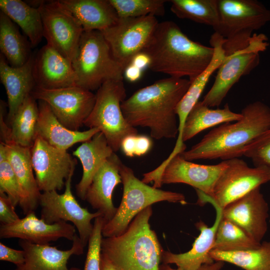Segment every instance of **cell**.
I'll return each instance as SVG.
<instances>
[{"instance_id": "23", "label": "cell", "mask_w": 270, "mask_h": 270, "mask_svg": "<svg viewBox=\"0 0 270 270\" xmlns=\"http://www.w3.org/2000/svg\"><path fill=\"white\" fill-rule=\"evenodd\" d=\"M34 60V56L32 55L25 64L14 67L8 62L2 54L0 55V78L8 96L9 122L36 86L33 74Z\"/></svg>"}, {"instance_id": "44", "label": "cell", "mask_w": 270, "mask_h": 270, "mask_svg": "<svg viewBox=\"0 0 270 270\" xmlns=\"http://www.w3.org/2000/svg\"><path fill=\"white\" fill-rule=\"evenodd\" d=\"M224 262L221 261L215 262L211 264L202 265L198 270H218L224 266ZM160 270H181L180 269L172 268L168 264H164L160 266Z\"/></svg>"}, {"instance_id": "37", "label": "cell", "mask_w": 270, "mask_h": 270, "mask_svg": "<svg viewBox=\"0 0 270 270\" xmlns=\"http://www.w3.org/2000/svg\"><path fill=\"white\" fill-rule=\"evenodd\" d=\"M242 156L250 158L254 166L270 167V129L242 149L236 158Z\"/></svg>"}, {"instance_id": "3", "label": "cell", "mask_w": 270, "mask_h": 270, "mask_svg": "<svg viewBox=\"0 0 270 270\" xmlns=\"http://www.w3.org/2000/svg\"><path fill=\"white\" fill-rule=\"evenodd\" d=\"M241 114L240 120L212 129L181 156L189 161L236 158L242 149L270 129V108L262 102L248 104Z\"/></svg>"}, {"instance_id": "26", "label": "cell", "mask_w": 270, "mask_h": 270, "mask_svg": "<svg viewBox=\"0 0 270 270\" xmlns=\"http://www.w3.org/2000/svg\"><path fill=\"white\" fill-rule=\"evenodd\" d=\"M61 5L78 21L84 31L102 32L119 17L109 0H60Z\"/></svg>"}, {"instance_id": "15", "label": "cell", "mask_w": 270, "mask_h": 270, "mask_svg": "<svg viewBox=\"0 0 270 270\" xmlns=\"http://www.w3.org/2000/svg\"><path fill=\"white\" fill-rule=\"evenodd\" d=\"M31 161L40 190H60L76 164L66 150L56 148L37 136L30 148Z\"/></svg>"}, {"instance_id": "34", "label": "cell", "mask_w": 270, "mask_h": 270, "mask_svg": "<svg viewBox=\"0 0 270 270\" xmlns=\"http://www.w3.org/2000/svg\"><path fill=\"white\" fill-rule=\"evenodd\" d=\"M260 244L234 222L222 216L212 250L222 252L243 250L256 248Z\"/></svg>"}, {"instance_id": "22", "label": "cell", "mask_w": 270, "mask_h": 270, "mask_svg": "<svg viewBox=\"0 0 270 270\" xmlns=\"http://www.w3.org/2000/svg\"><path fill=\"white\" fill-rule=\"evenodd\" d=\"M210 204L216 212L213 225L208 226L202 220L196 223V227L200 234L193 242L191 249L182 254H174L163 250L162 262L164 264H175L181 270H198L204 264L214 262L210 252L212 249L216 230L222 216V208L214 203Z\"/></svg>"}, {"instance_id": "24", "label": "cell", "mask_w": 270, "mask_h": 270, "mask_svg": "<svg viewBox=\"0 0 270 270\" xmlns=\"http://www.w3.org/2000/svg\"><path fill=\"white\" fill-rule=\"evenodd\" d=\"M4 143L7 147L9 161L23 193L19 206L24 214L26 215L35 212L40 206L42 194L34 176L30 148L11 142Z\"/></svg>"}, {"instance_id": "20", "label": "cell", "mask_w": 270, "mask_h": 270, "mask_svg": "<svg viewBox=\"0 0 270 270\" xmlns=\"http://www.w3.org/2000/svg\"><path fill=\"white\" fill-rule=\"evenodd\" d=\"M122 163L114 152L96 172L86 192L85 200L102 214L106 223L112 218L117 210L112 195L116 186L122 182L120 174Z\"/></svg>"}, {"instance_id": "17", "label": "cell", "mask_w": 270, "mask_h": 270, "mask_svg": "<svg viewBox=\"0 0 270 270\" xmlns=\"http://www.w3.org/2000/svg\"><path fill=\"white\" fill-rule=\"evenodd\" d=\"M227 164V160L214 165L197 164L184 159L178 154L165 166L161 183L162 186L186 184L205 196L211 197L216 182Z\"/></svg>"}, {"instance_id": "13", "label": "cell", "mask_w": 270, "mask_h": 270, "mask_svg": "<svg viewBox=\"0 0 270 270\" xmlns=\"http://www.w3.org/2000/svg\"><path fill=\"white\" fill-rule=\"evenodd\" d=\"M31 94L46 102L58 121L74 131L84 125L96 100V94L78 86L52 90L36 86Z\"/></svg>"}, {"instance_id": "5", "label": "cell", "mask_w": 270, "mask_h": 270, "mask_svg": "<svg viewBox=\"0 0 270 270\" xmlns=\"http://www.w3.org/2000/svg\"><path fill=\"white\" fill-rule=\"evenodd\" d=\"M120 174L123 184L122 197L115 215L102 228L104 238L122 234L138 213L154 204L163 201L182 204L187 203L182 193L162 190L140 180L133 170L122 162Z\"/></svg>"}, {"instance_id": "43", "label": "cell", "mask_w": 270, "mask_h": 270, "mask_svg": "<svg viewBox=\"0 0 270 270\" xmlns=\"http://www.w3.org/2000/svg\"><path fill=\"white\" fill-rule=\"evenodd\" d=\"M142 70L130 64L124 70V76L130 82L138 80L142 76Z\"/></svg>"}, {"instance_id": "27", "label": "cell", "mask_w": 270, "mask_h": 270, "mask_svg": "<svg viewBox=\"0 0 270 270\" xmlns=\"http://www.w3.org/2000/svg\"><path fill=\"white\" fill-rule=\"evenodd\" d=\"M114 152L101 132L83 142L72 152V154L80 160L82 167L81 180L76 186V194L82 200H85L86 190L94 175Z\"/></svg>"}, {"instance_id": "14", "label": "cell", "mask_w": 270, "mask_h": 270, "mask_svg": "<svg viewBox=\"0 0 270 270\" xmlns=\"http://www.w3.org/2000/svg\"><path fill=\"white\" fill-rule=\"evenodd\" d=\"M38 8L46 44L72 62L84 32L82 27L58 0L42 1Z\"/></svg>"}, {"instance_id": "28", "label": "cell", "mask_w": 270, "mask_h": 270, "mask_svg": "<svg viewBox=\"0 0 270 270\" xmlns=\"http://www.w3.org/2000/svg\"><path fill=\"white\" fill-rule=\"evenodd\" d=\"M242 118L226 103L224 108L212 109L198 101L189 113L184 125L182 140L187 141L202 130L220 124L237 121Z\"/></svg>"}, {"instance_id": "16", "label": "cell", "mask_w": 270, "mask_h": 270, "mask_svg": "<svg viewBox=\"0 0 270 270\" xmlns=\"http://www.w3.org/2000/svg\"><path fill=\"white\" fill-rule=\"evenodd\" d=\"M268 203L259 186L226 206L222 216L260 243L268 230Z\"/></svg>"}, {"instance_id": "47", "label": "cell", "mask_w": 270, "mask_h": 270, "mask_svg": "<svg viewBox=\"0 0 270 270\" xmlns=\"http://www.w3.org/2000/svg\"><path fill=\"white\" fill-rule=\"evenodd\" d=\"M222 270V269H220V270Z\"/></svg>"}, {"instance_id": "36", "label": "cell", "mask_w": 270, "mask_h": 270, "mask_svg": "<svg viewBox=\"0 0 270 270\" xmlns=\"http://www.w3.org/2000/svg\"><path fill=\"white\" fill-rule=\"evenodd\" d=\"M0 193L6 194L15 207L23 198V193L8 160L5 143H0Z\"/></svg>"}, {"instance_id": "29", "label": "cell", "mask_w": 270, "mask_h": 270, "mask_svg": "<svg viewBox=\"0 0 270 270\" xmlns=\"http://www.w3.org/2000/svg\"><path fill=\"white\" fill-rule=\"evenodd\" d=\"M0 11L19 26L32 46L38 44L44 37L43 25L37 7L20 0H0Z\"/></svg>"}, {"instance_id": "10", "label": "cell", "mask_w": 270, "mask_h": 270, "mask_svg": "<svg viewBox=\"0 0 270 270\" xmlns=\"http://www.w3.org/2000/svg\"><path fill=\"white\" fill-rule=\"evenodd\" d=\"M268 40L264 34H253L246 46L226 55L202 102L209 108L220 106L233 86L258 65L260 53L266 50Z\"/></svg>"}, {"instance_id": "35", "label": "cell", "mask_w": 270, "mask_h": 270, "mask_svg": "<svg viewBox=\"0 0 270 270\" xmlns=\"http://www.w3.org/2000/svg\"><path fill=\"white\" fill-rule=\"evenodd\" d=\"M119 18L162 16L166 0H109Z\"/></svg>"}, {"instance_id": "7", "label": "cell", "mask_w": 270, "mask_h": 270, "mask_svg": "<svg viewBox=\"0 0 270 270\" xmlns=\"http://www.w3.org/2000/svg\"><path fill=\"white\" fill-rule=\"evenodd\" d=\"M219 22L214 30L224 38L226 55L246 46L253 32L270 22V10L256 0H218Z\"/></svg>"}, {"instance_id": "12", "label": "cell", "mask_w": 270, "mask_h": 270, "mask_svg": "<svg viewBox=\"0 0 270 270\" xmlns=\"http://www.w3.org/2000/svg\"><path fill=\"white\" fill-rule=\"evenodd\" d=\"M74 173H71L66 180L63 194H59L56 190L42 193L40 202V218L48 224L70 222L77 228L78 236L85 246L88 244L94 229L91 221L102 216L98 211L90 212L78 202L72 191Z\"/></svg>"}, {"instance_id": "41", "label": "cell", "mask_w": 270, "mask_h": 270, "mask_svg": "<svg viewBox=\"0 0 270 270\" xmlns=\"http://www.w3.org/2000/svg\"><path fill=\"white\" fill-rule=\"evenodd\" d=\"M152 146V140L144 135H137L136 142L135 155L141 156L146 154Z\"/></svg>"}, {"instance_id": "25", "label": "cell", "mask_w": 270, "mask_h": 270, "mask_svg": "<svg viewBox=\"0 0 270 270\" xmlns=\"http://www.w3.org/2000/svg\"><path fill=\"white\" fill-rule=\"evenodd\" d=\"M38 106L37 136L56 148L66 150L76 144L90 140L100 132L97 128H90L85 131L68 129L58 121L46 102L38 100Z\"/></svg>"}, {"instance_id": "19", "label": "cell", "mask_w": 270, "mask_h": 270, "mask_svg": "<svg viewBox=\"0 0 270 270\" xmlns=\"http://www.w3.org/2000/svg\"><path fill=\"white\" fill-rule=\"evenodd\" d=\"M33 74L36 86L57 89L76 86L72 62L46 44L34 56Z\"/></svg>"}, {"instance_id": "38", "label": "cell", "mask_w": 270, "mask_h": 270, "mask_svg": "<svg viewBox=\"0 0 270 270\" xmlns=\"http://www.w3.org/2000/svg\"><path fill=\"white\" fill-rule=\"evenodd\" d=\"M106 221L102 216L94 218V229L88 242V250L83 270H100L102 230Z\"/></svg>"}, {"instance_id": "6", "label": "cell", "mask_w": 270, "mask_h": 270, "mask_svg": "<svg viewBox=\"0 0 270 270\" xmlns=\"http://www.w3.org/2000/svg\"><path fill=\"white\" fill-rule=\"evenodd\" d=\"M72 63L76 86L91 92L98 90L107 81L124 78V70L98 30L84 32Z\"/></svg>"}, {"instance_id": "11", "label": "cell", "mask_w": 270, "mask_h": 270, "mask_svg": "<svg viewBox=\"0 0 270 270\" xmlns=\"http://www.w3.org/2000/svg\"><path fill=\"white\" fill-rule=\"evenodd\" d=\"M158 22L152 15L119 18L115 24L101 32L112 56L124 70L148 44Z\"/></svg>"}, {"instance_id": "8", "label": "cell", "mask_w": 270, "mask_h": 270, "mask_svg": "<svg viewBox=\"0 0 270 270\" xmlns=\"http://www.w3.org/2000/svg\"><path fill=\"white\" fill-rule=\"evenodd\" d=\"M96 95L94 106L84 126L99 129L116 152L120 148L126 137L138 135V133L137 128L126 120L122 110L121 104L126 99L123 80L105 82L97 90Z\"/></svg>"}, {"instance_id": "42", "label": "cell", "mask_w": 270, "mask_h": 270, "mask_svg": "<svg viewBox=\"0 0 270 270\" xmlns=\"http://www.w3.org/2000/svg\"><path fill=\"white\" fill-rule=\"evenodd\" d=\"M137 135H130L126 137L122 141L120 148L128 156L133 157L136 153V142Z\"/></svg>"}, {"instance_id": "1", "label": "cell", "mask_w": 270, "mask_h": 270, "mask_svg": "<svg viewBox=\"0 0 270 270\" xmlns=\"http://www.w3.org/2000/svg\"><path fill=\"white\" fill-rule=\"evenodd\" d=\"M190 84L188 79L168 77L140 88L121 104L122 114L132 126L148 128L156 139L178 135L176 108Z\"/></svg>"}, {"instance_id": "32", "label": "cell", "mask_w": 270, "mask_h": 270, "mask_svg": "<svg viewBox=\"0 0 270 270\" xmlns=\"http://www.w3.org/2000/svg\"><path fill=\"white\" fill-rule=\"evenodd\" d=\"M210 255L215 262H228L244 270H270V242L264 241L256 248L243 250H212Z\"/></svg>"}, {"instance_id": "39", "label": "cell", "mask_w": 270, "mask_h": 270, "mask_svg": "<svg viewBox=\"0 0 270 270\" xmlns=\"http://www.w3.org/2000/svg\"><path fill=\"white\" fill-rule=\"evenodd\" d=\"M15 206L4 194L0 193V222L2 225H10L20 218L15 211Z\"/></svg>"}, {"instance_id": "9", "label": "cell", "mask_w": 270, "mask_h": 270, "mask_svg": "<svg viewBox=\"0 0 270 270\" xmlns=\"http://www.w3.org/2000/svg\"><path fill=\"white\" fill-rule=\"evenodd\" d=\"M228 164L214 185L211 197L197 191L200 203H214L222 209L254 188L270 181V167H250L238 158L227 160Z\"/></svg>"}, {"instance_id": "46", "label": "cell", "mask_w": 270, "mask_h": 270, "mask_svg": "<svg viewBox=\"0 0 270 270\" xmlns=\"http://www.w3.org/2000/svg\"><path fill=\"white\" fill-rule=\"evenodd\" d=\"M100 270H118L102 254L100 256Z\"/></svg>"}, {"instance_id": "31", "label": "cell", "mask_w": 270, "mask_h": 270, "mask_svg": "<svg viewBox=\"0 0 270 270\" xmlns=\"http://www.w3.org/2000/svg\"><path fill=\"white\" fill-rule=\"evenodd\" d=\"M30 44L20 34L16 24L0 12V49L8 62L14 67L25 64L32 54Z\"/></svg>"}, {"instance_id": "21", "label": "cell", "mask_w": 270, "mask_h": 270, "mask_svg": "<svg viewBox=\"0 0 270 270\" xmlns=\"http://www.w3.org/2000/svg\"><path fill=\"white\" fill-rule=\"evenodd\" d=\"M18 244L24 252V262L12 270H80L68 268V262L72 255L83 254L84 246L76 234L70 249L61 250L48 244H37L20 240Z\"/></svg>"}, {"instance_id": "30", "label": "cell", "mask_w": 270, "mask_h": 270, "mask_svg": "<svg viewBox=\"0 0 270 270\" xmlns=\"http://www.w3.org/2000/svg\"><path fill=\"white\" fill-rule=\"evenodd\" d=\"M38 114V104L30 94L20 106L10 121L9 138L4 142H11L31 148L37 136Z\"/></svg>"}, {"instance_id": "33", "label": "cell", "mask_w": 270, "mask_h": 270, "mask_svg": "<svg viewBox=\"0 0 270 270\" xmlns=\"http://www.w3.org/2000/svg\"><path fill=\"white\" fill-rule=\"evenodd\" d=\"M170 10L178 18L210 26H218V0H171Z\"/></svg>"}, {"instance_id": "45", "label": "cell", "mask_w": 270, "mask_h": 270, "mask_svg": "<svg viewBox=\"0 0 270 270\" xmlns=\"http://www.w3.org/2000/svg\"><path fill=\"white\" fill-rule=\"evenodd\" d=\"M130 64L144 70V68H148L150 64V58L146 54L140 52L134 56Z\"/></svg>"}, {"instance_id": "40", "label": "cell", "mask_w": 270, "mask_h": 270, "mask_svg": "<svg viewBox=\"0 0 270 270\" xmlns=\"http://www.w3.org/2000/svg\"><path fill=\"white\" fill-rule=\"evenodd\" d=\"M0 260L20 266L24 262V252L23 250L12 248L0 242Z\"/></svg>"}, {"instance_id": "2", "label": "cell", "mask_w": 270, "mask_h": 270, "mask_svg": "<svg viewBox=\"0 0 270 270\" xmlns=\"http://www.w3.org/2000/svg\"><path fill=\"white\" fill-rule=\"evenodd\" d=\"M150 58L148 68L170 77H188L192 82L210 63L214 54L207 46L190 40L174 22H159L142 52Z\"/></svg>"}, {"instance_id": "4", "label": "cell", "mask_w": 270, "mask_h": 270, "mask_svg": "<svg viewBox=\"0 0 270 270\" xmlns=\"http://www.w3.org/2000/svg\"><path fill=\"white\" fill-rule=\"evenodd\" d=\"M152 206L138 213L122 234L104 238L101 254L118 270H160L163 250L150 228Z\"/></svg>"}, {"instance_id": "18", "label": "cell", "mask_w": 270, "mask_h": 270, "mask_svg": "<svg viewBox=\"0 0 270 270\" xmlns=\"http://www.w3.org/2000/svg\"><path fill=\"white\" fill-rule=\"evenodd\" d=\"M76 234L72 224L64 221L48 224L38 218L35 212L15 224L0 226L1 238H18L37 244H48L60 238L72 241Z\"/></svg>"}]
</instances>
